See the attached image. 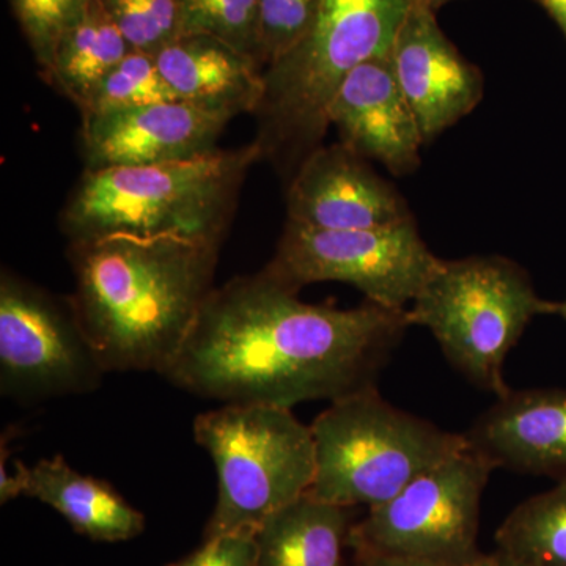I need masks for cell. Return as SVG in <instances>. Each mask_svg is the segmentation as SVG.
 I'll return each instance as SVG.
<instances>
[{"mask_svg":"<svg viewBox=\"0 0 566 566\" xmlns=\"http://www.w3.org/2000/svg\"><path fill=\"white\" fill-rule=\"evenodd\" d=\"M419 2L430 7L431 10L438 11L444 3L450 2V0H419Z\"/></svg>","mask_w":566,"mask_h":566,"instance_id":"cell-30","label":"cell"},{"mask_svg":"<svg viewBox=\"0 0 566 566\" xmlns=\"http://www.w3.org/2000/svg\"><path fill=\"white\" fill-rule=\"evenodd\" d=\"M180 102L158 69L155 55L133 51L93 91L82 115Z\"/></svg>","mask_w":566,"mask_h":566,"instance_id":"cell-21","label":"cell"},{"mask_svg":"<svg viewBox=\"0 0 566 566\" xmlns=\"http://www.w3.org/2000/svg\"><path fill=\"white\" fill-rule=\"evenodd\" d=\"M322 0H259L256 61L263 71L304 39Z\"/></svg>","mask_w":566,"mask_h":566,"instance_id":"cell-25","label":"cell"},{"mask_svg":"<svg viewBox=\"0 0 566 566\" xmlns=\"http://www.w3.org/2000/svg\"><path fill=\"white\" fill-rule=\"evenodd\" d=\"M180 102L237 115L259 109L263 69L251 55L211 35H185L155 54Z\"/></svg>","mask_w":566,"mask_h":566,"instance_id":"cell-16","label":"cell"},{"mask_svg":"<svg viewBox=\"0 0 566 566\" xmlns=\"http://www.w3.org/2000/svg\"><path fill=\"white\" fill-rule=\"evenodd\" d=\"M193 438L218 472V502L205 539L256 531L314 483V433L290 408L222 405L196 417Z\"/></svg>","mask_w":566,"mask_h":566,"instance_id":"cell-7","label":"cell"},{"mask_svg":"<svg viewBox=\"0 0 566 566\" xmlns=\"http://www.w3.org/2000/svg\"><path fill=\"white\" fill-rule=\"evenodd\" d=\"M134 51L158 54L181 39L178 0H98Z\"/></svg>","mask_w":566,"mask_h":566,"instance_id":"cell-23","label":"cell"},{"mask_svg":"<svg viewBox=\"0 0 566 566\" xmlns=\"http://www.w3.org/2000/svg\"><path fill=\"white\" fill-rule=\"evenodd\" d=\"M557 303L535 292L523 266L502 255L442 260L406 308L409 326L427 327L446 359L465 379L495 397L510 387L506 357L535 316L556 315Z\"/></svg>","mask_w":566,"mask_h":566,"instance_id":"cell-6","label":"cell"},{"mask_svg":"<svg viewBox=\"0 0 566 566\" xmlns=\"http://www.w3.org/2000/svg\"><path fill=\"white\" fill-rule=\"evenodd\" d=\"M311 428L316 469L308 493L349 509L385 504L469 446L464 433L395 408L376 387L331 401Z\"/></svg>","mask_w":566,"mask_h":566,"instance_id":"cell-5","label":"cell"},{"mask_svg":"<svg viewBox=\"0 0 566 566\" xmlns=\"http://www.w3.org/2000/svg\"><path fill=\"white\" fill-rule=\"evenodd\" d=\"M106 375L70 301L0 277V390L20 401L93 392Z\"/></svg>","mask_w":566,"mask_h":566,"instance_id":"cell-10","label":"cell"},{"mask_svg":"<svg viewBox=\"0 0 566 566\" xmlns=\"http://www.w3.org/2000/svg\"><path fill=\"white\" fill-rule=\"evenodd\" d=\"M232 118L186 102L82 115L85 170L156 166L214 151Z\"/></svg>","mask_w":566,"mask_h":566,"instance_id":"cell-11","label":"cell"},{"mask_svg":"<svg viewBox=\"0 0 566 566\" xmlns=\"http://www.w3.org/2000/svg\"><path fill=\"white\" fill-rule=\"evenodd\" d=\"M170 566H175V564H174V565H170Z\"/></svg>","mask_w":566,"mask_h":566,"instance_id":"cell-32","label":"cell"},{"mask_svg":"<svg viewBox=\"0 0 566 566\" xmlns=\"http://www.w3.org/2000/svg\"><path fill=\"white\" fill-rule=\"evenodd\" d=\"M395 76L431 142L482 102L485 81L439 28L436 11L415 0L390 52Z\"/></svg>","mask_w":566,"mask_h":566,"instance_id":"cell-13","label":"cell"},{"mask_svg":"<svg viewBox=\"0 0 566 566\" xmlns=\"http://www.w3.org/2000/svg\"><path fill=\"white\" fill-rule=\"evenodd\" d=\"M43 74L51 69L63 33L85 17L92 0H10Z\"/></svg>","mask_w":566,"mask_h":566,"instance_id":"cell-24","label":"cell"},{"mask_svg":"<svg viewBox=\"0 0 566 566\" xmlns=\"http://www.w3.org/2000/svg\"><path fill=\"white\" fill-rule=\"evenodd\" d=\"M494 465L471 447L416 476L385 504L354 523V554L412 558L447 566H475L480 505Z\"/></svg>","mask_w":566,"mask_h":566,"instance_id":"cell-8","label":"cell"},{"mask_svg":"<svg viewBox=\"0 0 566 566\" xmlns=\"http://www.w3.org/2000/svg\"><path fill=\"white\" fill-rule=\"evenodd\" d=\"M556 315L560 316V318H564L566 322V297L564 301H560V303H557Z\"/></svg>","mask_w":566,"mask_h":566,"instance_id":"cell-31","label":"cell"},{"mask_svg":"<svg viewBox=\"0 0 566 566\" xmlns=\"http://www.w3.org/2000/svg\"><path fill=\"white\" fill-rule=\"evenodd\" d=\"M353 566H447L431 562L412 560V558L375 556V554H356Z\"/></svg>","mask_w":566,"mask_h":566,"instance_id":"cell-27","label":"cell"},{"mask_svg":"<svg viewBox=\"0 0 566 566\" xmlns=\"http://www.w3.org/2000/svg\"><path fill=\"white\" fill-rule=\"evenodd\" d=\"M133 51L98 0H92L85 17L63 33L44 77L82 111L96 85Z\"/></svg>","mask_w":566,"mask_h":566,"instance_id":"cell-19","label":"cell"},{"mask_svg":"<svg viewBox=\"0 0 566 566\" xmlns=\"http://www.w3.org/2000/svg\"><path fill=\"white\" fill-rule=\"evenodd\" d=\"M557 22L566 35V0H535Z\"/></svg>","mask_w":566,"mask_h":566,"instance_id":"cell-28","label":"cell"},{"mask_svg":"<svg viewBox=\"0 0 566 566\" xmlns=\"http://www.w3.org/2000/svg\"><path fill=\"white\" fill-rule=\"evenodd\" d=\"M256 145L140 167L85 170L61 214L70 243L109 237L222 244Z\"/></svg>","mask_w":566,"mask_h":566,"instance_id":"cell-3","label":"cell"},{"mask_svg":"<svg viewBox=\"0 0 566 566\" xmlns=\"http://www.w3.org/2000/svg\"><path fill=\"white\" fill-rule=\"evenodd\" d=\"M289 222L364 230L415 221L400 192L346 145L318 147L297 167L286 193Z\"/></svg>","mask_w":566,"mask_h":566,"instance_id":"cell-12","label":"cell"},{"mask_svg":"<svg viewBox=\"0 0 566 566\" xmlns=\"http://www.w3.org/2000/svg\"><path fill=\"white\" fill-rule=\"evenodd\" d=\"M22 494L61 513L77 534L93 542L118 543L145 531V516L104 480L84 475L62 455L28 465L17 461Z\"/></svg>","mask_w":566,"mask_h":566,"instance_id":"cell-17","label":"cell"},{"mask_svg":"<svg viewBox=\"0 0 566 566\" xmlns=\"http://www.w3.org/2000/svg\"><path fill=\"white\" fill-rule=\"evenodd\" d=\"M475 566H535L526 564V562L516 560V558L505 556V554L494 551V553L485 554V557Z\"/></svg>","mask_w":566,"mask_h":566,"instance_id":"cell-29","label":"cell"},{"mask_svg":"<svg viewBox=\"0 0 566 566\" xmlns=\"http://www.w3.org/2000/svg\"><path fill=\"white\" fill-rule=\"evenodd\" d=\"M329 125L349 150L381 163L394 175L419 167L422 133L390 54L364 62L346 77L331 104Z\"/></svg>","mask_w":566,"mask_h":566,"instance_id":"cell-14","label":"cell"},{"mask_svg":"<svg viewBox=\"0 0 566 566\" xmlns=\"http://www.w3.org/2000/svg\"><path fill=\"white\" fill-rule=\"evenodd\" d=\"M219 252L180 238L70 243L71 307L106 374L169 370L214 290Z\"/></svg>","mask_w":566,"mask_h":566,"instance_id":"cell-2","label":"cell"},{"mask_svg":"<svg viewBox=\"0 0 566 566\" xmlns=\"http://www.w3.org/2000/svg\"><path fill=\"white\" fill-rule=\"evenodd\" d=\"M415 0H322L304 39L263 71L253 144L262 159L297 167L319 147L329 107L357 66L392 52Z\"/></svg>","mask_w":566,"mask_h":566,"instance_id":"cell-4","label":"cell"},{"mask_svg":"<svg viewBox=\"0 0 566 566\" xmlns=\"http://www.w3.org/2000/svg\"><path fill=\"white\" fill-rule=\"evenodd\" d=\"M441 263L416 221L364 230L312 229L286 221L264 270L296 292L311 283H348L370 303L406 311Z\"/></svg>","mask_w":566,"mask_h":566,"instance_id":"cell-9","label":"cell"},{"mask_svg":"<svg viewBox=\"0 0 566 566\" xmlns=\"http://www.w3.org/2000/svg\"><path fill=\"white\" fill-rule=\"evenodd\" d=\"M297 293L266 270L212 290L163 378L223 405L290 409L376 387L406 311L307 304Z\"/></svg>","mask_w":566,"mask_h":566,"instance_id":"cell-1","label":"cell"},{"mask_svg":"<svg viewBox=\"0 0 566 566\" xmlns=\"http://www.w3.org/2000/svg\"><path fill=\"white\" fill-rule=\"evenodd\" d=\"M464 436L494 469L566 482V389H510Z\"/></svg>","mask_w":566,"mask_h":566,"instance_id":"cell-15","label":"cell"},{"mask_svg":"<svg viewBox=\"0 0 566 566\" xmlns=\"http://www.w3.org/2000/svg\"><path fill=\"white\" fill-rule=\"evenodd\" d=\"M178 6L181 36H216L256 61L259 0H178Z\"/></svg>","mask_w":566,"mask_h":566,"instance_id":"cell-22","label":"cell"},{"mask_svg":"<svg viewBox=\"0 0 566 566\" xmlns=\"http://www.w3.org/2000/svg\"><path fill=\"white\" fill-rule=\"evenodd\" d=\"M353 524L349 506L301 495L256 528L259 566H344Z\"/></svg>","mask_w":566,"mask_h":566,"instance_id":"cell-18","label":"cell"},{"mask_svg":"<svg viewBox=\"0 0 566 566\" xmlns=\"http://www.w3.org/2000/svg\"><path fill=\"white\" fill-rule=\"evenodd\" d=\"M175 566H259L256 531H240L205 539L191 556Z\"/></svg>","mask_w":566,"mask_h":566,"instance_id":"cell-26","label":"cell"},{"mask_svg":"<svg viewBox=\"0 0 566 566\" xmlns=\"http://www.w3.org/2000/svg\"><path fill=\"white\" fill-rule=\"evenodd\" d=\"M499 553L535 566H566V482L516 506L495 532Z\"/></svg>","mask_w":566,"mask_h":566,"instance_id":"cell-20","label":"cell"}]
</instances>
